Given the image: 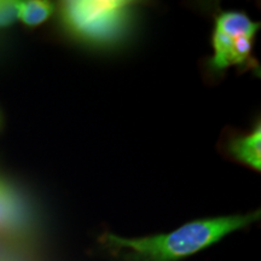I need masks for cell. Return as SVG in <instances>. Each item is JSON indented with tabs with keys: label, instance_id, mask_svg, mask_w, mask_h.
Returning a JSON list of instances; mask_svg holds the SVG:
<instances>
[{
	"label": "cell",
	"instance_id": "6da1fadb",
	"mask_svg": "<svg viewBox=\"0 0 261 261\" xmlns=\"http://www.w3.org/2000/svg\"><path fill=\"white\" fill-rule=\"evenodd\" d=\"M260 212L243 215L195 220L169 233L125 238L106 232L99 242L115 256L126 261H177L201 252L226 234L259 219Z\"/></svg>",
	"mask_w": 261,
	"mask_h": 261
},
{
	"label": "cell",
	"instance_id": "7a4b0ae2",
	"mask_svg": "<svg viewBox=\"0 0 261 261\" xmlns=\"http://www.w3.org/2000/svg\"><path fill=\"white\" fill-rule=\"evenodd\" d=\"M130 3L65 2L61 17L65 29L79 40L91 45H110L121 38L128 23Z\"/></svg>",
	"mask_w": 261,
	"mask_h": 261
},
{
	"label": "cell",
	"instance_id": "3957f363",
	"mask_svg": "<svg viewBox=\"0 0 261 261\" xmlns=\"http://www.w3.org/2000/svg\"><path fill=\"white\" fill-rule=\"evenodd\" d=\"M254 40L255 37L233 38L213 32V56L211 58V67L217 71H223L233 65L247 64L252 56Z\"/></svg>",
	"mask_w": 261,
	"mask_h": 261
},
{
	"label": "cell",
	"instance_id": "277c9868",
	"mask_svg": "<svg viewBox=\"0 0 261 261\" xmlns=\"http://www.w3.org/2000/svg\"><path fill=\"white\" fill-rule=\"evenodd\" d=\"M227 154L237 162L248 166L254 171L261 168V126L254 127L247 135H238L228 139Z\"/></svg>",
	"mask_w": 261,
	"mask_h": 261
},
{
	"label": "cell",
	"instance_id": "5b68a950",
	"mask_svg": "<svg viewBox=\"0 0 261 261\" xmlns=\"http://www.w3.org/2000/svg\"><path fill=\"white\" fill-rule=\"evenodd\" d=\"M259 23L253 22L242 12L230 11L220 14L215 21L214 32L228 37H255L259 31Z\"/></svg>",
	"mask_w": 261,
	"mask_h": 261
},
{
	"label": "cell",
	"instance_id": "8992f818",
	"mask_svg": "<svg viewBox=\"0 0 261 261\" xmlns=\"http://www.w3.org/2000/svg\"><path fill=\"white\" fill-rule=\"evenodd\" d=\"M54 10V4L50 2H18V19L28 27H38L51 17Z\"/></svg>",
	"mask_w": 261,
	"mask_h": 261
},
{
	"label": "cell",
	"instance_id": "52a82bcc",
	"mask_svg": "<svg viewBox=\"0 0 261 261\" xmlns=\"http://www.w3.org/2000/svg\"><path fill=\"white\" fill-rule=\"evenodd\" d=\"M17 219V205L11 192L0 181V231L10 228Z\"/></svg>",
	"mask_w": 261,
	"mask_h": 261
},
{
	"label": "cell",
	"instance_id": "ba28073f",
	"mask_svg": "<svg viewBox=\"0 0 261 261\" xmlns=\"http://www.w3.org/2000/svg\"><path fill=\"white\" fill-rule=\"evenodd\" d=\"M18 19V2L0 0V28L9 27Z\"/></svg>",
	"mask_w": 261,
	"mask_h": 261
},
{
	"label": "cell",
	"instance_id": "9c48e42d",
	"mask_svg": "<svg viewBox=\"0 0 261 261\" xmlns=\"http://www.w3.org/2000/svg\"><path fill=\"white\" fill-rule=\"evenodd\" d=\"M0 127H2V116H0Z\"/></svg>",
	"mask_w": 261,
	"mask_h": 261
}]
</instances>
